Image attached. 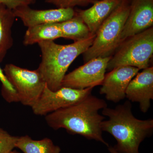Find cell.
I'll return each mask as SVG.
<instances>
[{"label":"cell","instance_id":"6da1fadb","mask_svg":"<svg viewBox=\"0 0 153 153\" xmlns=\"http://www.w3.org/2000/svg\"><path fill=\"white\" fill-rule=\"evenodd\" d=\"M107 107L104 100L90 94L76 104L45 116L48 125L53 129H66L71 134H79L109 146L102 135L101 123L105 117L99 111Z\"/></svg>","mask_w":153,"mask_h":153},{"label":"cell","instance_id":"7a4b0ae2","mask_svg":"<svg viewBox=\"0 0 153 153\" xmlns=\"http://www.w3.org/2000/svg\"><path fill=\"white\" fill-rule=\"evenodd\" d=\"M102 114L108 117L102 122V130L115 139L117 144L113 147L120 153H140L141 143L152 134V119L142 120L135 117L129 100L114 108L106 107Z\"/></svg>","mask_w":153,"mask_h":153},{"label":"cell","instance_id":"3957f363","mask_svg":"<svg viewBox=\"0 0 153 153\" xmlns=\"http://www.w3.org/2000/svg\"><path fill=\"white\" fill-rule=\"evenodd\" d=\"M96 35L68 45H60L54 41L38 43L41 52V61L37 70L47 87L52 91L59 89L69 66L92 45Z\"/></svg>","mask_w":153,"mask_h":153},{"label":"cell","instance_id":"277c9868","mask_svg":"<svg viewBox=\"0 0 153 153\" xmlns=\"http://www.w3.org/2000/svg\"><path fill=\"white\" fill-rule=\"evenodd\" d=\"M130 9L128 0H121L100 26L92 45L82 54L84 63L97 57H111L121 43V36Z\"/></svg>","mask_w":153,"mask_h":153},{"label":"cell","instance_id":"5b68a950","mask_svg":"<svg viewBox=\"0 0 153 153\" xmlns=\"http://www.w3.org/2000/svg\"><path fill=\"white\" fill-rule=\"evenodd\" d=\"M116 51L108 64V71L123 66H132L140 70L149 67L153 54V27L126 38Z\"/></svg>","mask_w":153,"mask_h":153},{"label":"cell","instance_id":"8992f818","mask_svg":"<svg viewBox=\"0 0 153 153\" xmlns=\"http://www.w3.org/2000/svg\"><path fill=\"white\" fill-rule=\"evenodd\" d=\"M3 71L16 91L19 102L32 107L36 103L46 85L37 69L30 70L13 64H7Z\"/></svg>","mask_w":153,"mask_h":153},{"label":"cell","instance_id":"52a82bcc","mask_svg":"<svg viewBox=\"0 0 153 153\" xmlns=\"http://www.w3.org/2000/svg\"><path fill=\"white\" fill-rule=\"evenodd\" d=\"M93 88L76 89L62 87L52 91L47 85L36 103L32 107L34 114L46 116L61 108L71 106L91 94Z\"/></svg>","mask_w":153,"mask_h":153},{"label":"cell","instance_id":"ba28073f","mask_svg":"<svg viewBox=\"0 0 153 153\" xmlns=\"http://www.w3.org/2000/svg\"><path fill=\"white\" fill-rule=\"evenodd\" d=\"M111 57H98L89 60L66 74L62 80L61 86L84 89L101 85Z\"/></svg>","mask_w":153,"mask_h":153},{"label":"cell","instance_id":"9c48e42d","mask_svg":"<svg viewBox=\"0 0 153 153\" xmlns=\"http://www.w3.org/2000/svg\"><path fill=\"white\" fill-rule=\"evenodd\" d=\"M140 70L130 66H120L112 69L105 76L100 93L115 103L123 100L129 83Z\"/></svg>","mask_w":153,"mask_h":153},{"label":"cell","instance_id":"30bf717a","mask_svg":"<svg viewBox=\"0 0 153 153\" xmlns=\"http://www.w3.org/2000/svg\"><path fill=\"white\" fill-rule=\"evenodd\" d=\"M16 18L21 19L28 28L48 23H59L67 21L75 16L76 12L71 8L38 10L29 6H22L13 10Z\"/></svg>","mask_w":153,"mask_h":153},{"label":"cell","instance_id":"8fae6325","mask_svg":"<svg viewBox=\"0 0 153 153\" xmlns=\"http://www.w3.org/2000/svg\"><path fill=\"white\" fill-rule=\"evenodd\" d=\"M153 25V0H133L121 36V43Z\"/></svg>","mask_w":153,"mask_h":153},{"label":"cell","instance_id":"7c38bea8","mask_svg":"<svg viewBox=\"0 0 153 153\" xmlns=\"http://www.w3.org/2000/svg\"><path fill=\"white\" fill-rule=\"evenodd\" d=\"M126 97L132 102H138L142 112H147L153 99V66L143 69L131 79L126 90Z\"/></svg>","mask_w":153,"mask_h":153},{"label":"cell","instance_id":"4fadbf2b","mask_svg":"<svg viewBox=\"0 0 153 153\" xmlns=\"http://www.w3.org/2000/svg\"><path fill=\"white\" fill-rule=\"evenodd\" d=\"M121 1V0H98L89 8L76 13L87 25L91 33L96 35L102 23Z\"/></svg>","mask_w":153,"mask_h":153},{"label":"cell","instance_id":"5bb4252c","mask_svg":"<svg viewBox=\"0 0 153 153\" xmlns=\"http://www.w3.org/2000/svg\"><path fill=\"white\" fill-rule=\"evenodd\" d=\"M16 18L13 10L0 4V63L13 44L12 29Z\"/></svg>","mask_w":153,"mask_h":153},{"label":"cell","instance_id":"9a60e30c","mask_svg":"<svg viewBox=\"0 0 153 153\" xmlns=\"http://www.w3.org/2000/svg\"><path fill=\"white\" fill-rule=\"evenodd\" d=\"M60 38H63V36L58 23H48L28 28L23 43L25 46H29L41 41H54Z\"/></svg>","mask_w":153,"mask_h":153},{"label":"cell","instance_id":"2e32d148","mask_svg":"<svg viewBox=\"0 0 153 153\" xmlns=\"http://www.w3.org/2000/svg\"><path fill=\"white\" fill-rule=\"evenodd\" d=\"M16 148L24 153H60L61 152L60 148L48 138L34 140L28 135L18 137Z\"/></svg>","mask_w":153,"mask_h":153},{"label":"cell","instance_id":"e0dca14e","mask_svg":"<svg viewBox=\"0 0 153 153\" xmlns=\"http://www.w3.org/2000/svg\"><path fill=\"white\" fill-rule=\"evenodd\" d=\"M58 24L63 38L72 39L74 42L85 40L93 35L76 13L73 18Z\"/></svg>","mask_w":153,"mask_h":153},{"label":"cell","instance_id":"ac0fdd59","mask_svg":"<svg viewBox=\"0 0 153 153\" xmlns=\"http://www.w3.org/2000/svg\"><path fill=\"white\" fill-rule=\"evenodd\" d=\"M0 81L1 82L2 96L9 103L19 102L16 91L8 79L3 69L0 67Z\"/></svg>","mask_w":153,"mask_h":153},{"label":"cell","instance_id":"d6986e66","mask_svg":"<svg viewBox=\"0 0 153 153\" xmlns=\"http://www.w3.org/2000/svg\"><path fill=\"white\" fill-rule=\"evenodd\" d=\"M18 138L0 128V153H10L13 150Z\"/></svg>","mask_w":153,"mask_h":153},{"label":"cell","instance_id":"ffe728a7","mask_svg":"<svg viewBox=\"0 0 153 153\" xmlns=\"http://www.w3.org/2000/svg\"><path fill=\"white\" fill-rule=\"evenodd\" d=\"M49 4H52L57 8H71L76 6H84L90 4L94 3L98 0H45Z\"/></svg>","mask_w":153,"mask_h":153},{"label":"cell","instance_id":"44dd1931","mask_svg":"<svg viewBox=\"0 0 153 153\" xmlns=\"http://www.w3.org/2000/svg\"><path fill=\"white\" fill-rule=\"evenodd\" d=\"M36 2V0H0V4L13 10L22 6H30Z\"/></svg>","mask_w":153,"mask_h":153},{"label":"cell","instance_id":"7402d4cb","mask_svg":"<svg viewBox=\"0 0 153 153\" xmlns=\"http://www.w3.org/2000/svg\"><path fill=\"white\" fill-rule=\"evenodd\" d=\"M108 150L110 153H120L115 150L113 146H108Z\"/></svg>","mask_w":153,"mask_h":153},{"label":"cell","instance_id":"603a6c76","mask_svg":"<svg viewBox=\"0 0 153 153\" xmlns=\"http://www.w3.org/2000/svg\"><path fill=\"white\" fill-rule=\"evenodd\" d=\"M10 153H20L19 152H17V151L16 150H13L12 151V152H11Z\"/></svg>","mask_w":153,"mask_h":153}]
</instances>
